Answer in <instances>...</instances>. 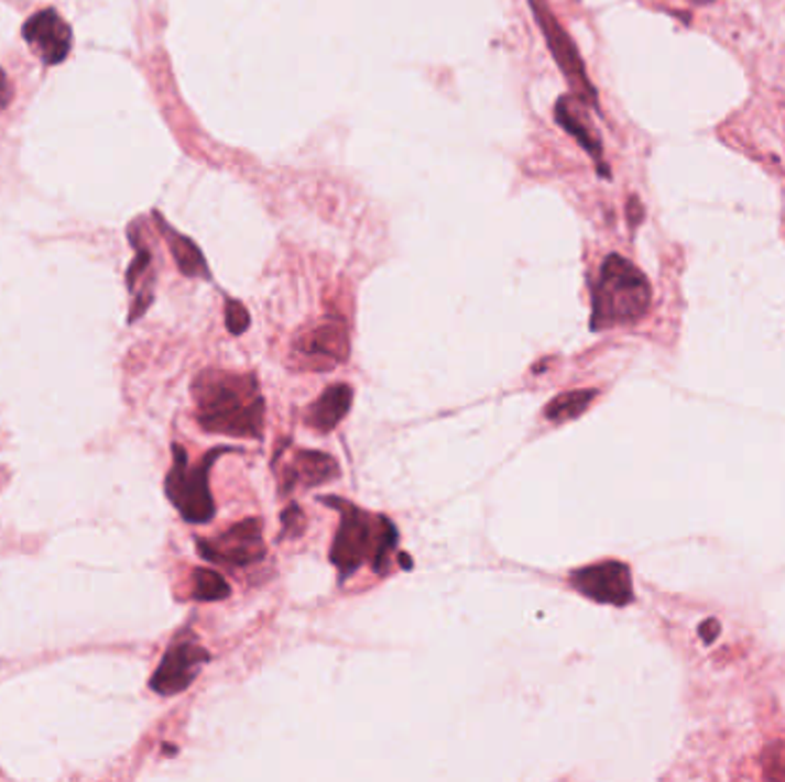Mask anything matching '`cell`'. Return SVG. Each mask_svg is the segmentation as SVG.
Masks as SVG:
<instances>
[{
    "label": "cell",
    "mask_w": 785,
    "mask_h": 782,
    "mask_svg": "<svg viewBox=\"0 0 785 782\" xmlns=\"http://www.w3.org/2000/svg\"><path fill=\"white\" fill-rule=\"evenodd\" d=\"M570 585L577 592H581L584 597L598 604L628 606L634 599L630 568L625 562H618V560L590 564V568L573 572Z\"/></svg>",
    "instance_id": "ba28073f"
},
{
    "label": "cell",
    "mask_w": 785,
    "mask_h": 782,
    "mask_svg": "<svg viewBox=\"0 0 785 782\" xmlns=\"http://www.w3.org/2000/svg\"><path fill=\"white\" fill-rule=\"evenodd\" d=\"M12 99V90H10V84H8V78H6V71L0 69V111L10 103Z\"/></svg>",
    "instance_id": "7402d4cb"
},
{
    "label": "cell",
    "mask_w": 785,
    "mask_h": 782,
    "mask_svg": "<svg viewBox=\"0 0 785 782\" xmlns=\"http://www.w3.org/2000/svg\"><path fill=\"white\" fill-rule=\"evenodd\" d=\"M349 356V338L345 321L338 317H327L315 329L304 333L294 342L292 359L302 370L327 372L345 363Z\"/></svg>",
    "instance_id": "52a82bcc"
},
{
    "label": "cell",
    "mask_w": 785,
    "mask_h": 782,
    "mask_svg": "<svg viewBox=\"0 0 785 782\" xmlns=\"http://www.w3.org/2000/svg\"><path fill=\"white\" fill-rule=\"evenodd\" d=\"M650 301L653 289L641 268L625 257L609 255L592 287L590 329L602 331L620 323H634L647 312Z\"/></svg>",
    "instance_id": "3957f363"
},
{
    "label": "cell",
    "mask_w": 785,
    "mask_h": 782,
    "mask_svg": "<svg viewBox=\"0 0 785 782\" xmlns=\"http://www.w3.org/2000/svg\"><path fill=\"white\" fill-rule=\"evenodd\" d=\"M23 37L31 51L46 65H58L72 48V31L56 10H44L23 25Z\"/></svg>",
    "instance_id": "30bf717a"
},
{
    "label": "cell",
    "mask_w": 785,
    "mask_h": 782,
    "mask_svg": "<svg viewBox=\"0 0 785 782\" xmlns=\"http://www.w3.org/2000/svg\"><path fill=\"white\" fill-rule=\"evenodd\" d=\"M196 418L205 431L258 439L264 425V399L253 374L207 370L194 382Z\"/></svg>",
    "instance_id": "6da1fadb"
},
{
    "label": "cell",
    "mask_w": 785,
    "mask_h": 782,
    "mask_svg": "<svg viewBox=\"0 0 785 782\" xmlns=\"http://www.w3.org/2000/svg\"><path fill=\"white\" fill-rule=\"evenodd\" d=\"M283 524H285V535H299L304 530V515L302 509L292 505L290 509H285L283 515Z\"/></svg>",
    "instance_id": "d6986e66"
},
{
    "label": "cell",
    "mask_w": 785,
    "mask_h": 782,
    "mask_svg": "<svg viewBox=\"0 0 785 782\" xmlns=\"http://www.w3.org/2000/svg\"><path fill=\"white\" fill-rule=\"evenodd\" d=\"M598 397V390H573V393H563L558 397H554L549 404H547V409H545V418L549 422H556V425H563L567 420H575L579 418L590 404L592 399Z\"/></svg>",
    "instance_id": "9a60e30c"
},
{
    "label": "cell",
    "mask_w": 785,
    "mask_h": 782,
    "mask_svg": "<svg viewBox=\"0 0 785 782\" xmlns=\"http://www.w3.org/2000/svg\"><path fill=\"white\" fill-rule=\"evenodd\" d=\"M192 597L196 602H221L230 597V585L214 570H196L192 581Z\"/></svg>",
    "instance_id": "2e32d148"
},
{
    "label": "cell",
    "mask_w": 785,
    "mask_h": 782,
    "mask_svg": "<svg viewBox=\"0 0 785 782\" xmlns=\"http://www.w3.org/2000/svg\"><path fill=\"white\" fill-rule=\"evenodd\" d=\"M528 3L535 14L539 31H543V35L547 40V46L552 51L556 65L565 74L567 84L573 86L577 99L598 108V90H595V86L588 80L586 65L579 56V48L575 46L573 37L567 35V31L556 21V16L552 14V10L547 5V0H528Z\"/></svg>",
    "instance_id": "5b68a950"
},
{
    "label": "cell",
    "mask_w": 785,
    "mask_h": 782,
    "mask_svg": "<svg viewBox=\"0 0 785 782\" xmlns=\"http://www.w3.org/2000/svg\"><path fill=\"white\" fill-rule=\"evenodd\" d=\"M161 230H164V234L168 239V246L173 251V257H175V262L179 266V272L184 276H188V278H209L207 262H205L200 249L194 244V241L182 236L179 232L171 230L164 223H161Z\"/></svg>",
    "instance_id": "5bb4252c"
},
{
    "label": "cell",
    "mask_w": 785,
    "mask_h": 782,
    "mask_svg": "<svg viewBox=\"0 0 785 782\" xmlns=\"http://www.w3.org/2000/svg\"><path fill=\"white\" fill-rule=\"evenodd\" d=\"M209 661V652L194 640H179L161 659L150 686L159 695H177L198 678L200 668Z\"/></svg>",
    "instance_id": "9c48e42d"
},
{
    "label": "cell",
    "mask_w": 785,
    "mask_h": 782,
    "mask_svg": "<svg viewBox=\"0 0 785 782\" xmlns=\"http://www.w3.org/2000/svg\"><path fill=\"white\" fill-rule=\"evenodd\" d=\"M338 473L340 471L334 456L317 450H302L294 454L292 464L283 471V492L294 489L296 484H302V487H317V484L338 477Z\"/></svg>",
    "instance_id": "7c38bea8"
},
{
    "label": "cell",
    "mask_w": 785,
    "mask_h": 782,
    "mask_svg": "<svg viewBox=\"0 0 785 782\" xmlns=\"http://www.w3.org/2000/svg\"><path fill=\"white\" fill-rule=\"evenodd\" d=\"M351 397H355V393H351V388L345 384L327 388L319 395V399L308 407L306 422L313 429L321 431V434H327V431L336 429V425L347 416L351 407Z\"/></svg>",
    "instance_id": "4fadbf2b"
},
{
    "label": "cell",
    "mask_w": 785,
    "mask_h": 782,
    "mask_svg": "<svg viewBox=\"0 0 785 782\" xmlns=\"http://www.w3.org/2000/svg\"><path fill=\"white\" fill-rule=\"evenodd\" d=\"M340 511V526L331 547V562L340 579L355 574L363 562H370L377 574H386L391 555L397 547V530L386 517H372L342 498H321Z\"/></svg>",
    "instance_id": "7a4b0ae2"
},
{
    "label": "cell",
    "mask_w": 785,
    "mask_h": 782,
    "mask_svg": "<svg viewBox=\"0 0 785 782\" xmlns=\"http://www.w3.org/2000/svg\"><path fill=\"white\" fill-rule=\"evenodd\" d=\"M765 773L770 778L785 780V746L783 744H776L774 748H767V752H765Z\"/></svg>",
    "instance_id": "ac0fdd59"
},
{
    "label": "cell",
    "mask_w": 785,
    "mask_h": 782,
    "mask_svg": "<svg viewBox=\"0 0 785 782\" xmlns=\"http://www.w3.org/2000/svg\"><path fill=\"white\" fill-rule=\"evenodd\" d=\"M226 323H228V331L232 335H241L243 331L249 329V323H251V317H249V310L243 308L239 301L230 299L226 304Z\"/></svg>",
    "instance_id": "e0dca14e"
},
{
    "label": "cell",
    "mask_w": 785,
    "mask_h": 782,
    "mask_svg": "<svg viewBox=\"0 0 785 782\" xmlns=\"http://www.w3.org/2000/svg\"><path fill=\"white\" fill-rule=\"evenodd\" d=\"M581 99L577 97H560L556 103V122L570 133L573 139H577V143L592 156L595 164H598V170L602 177H609L607 164H604V150H602V141L598 139V133L592 131L588 118L581 111Z\"/></svg>",
    "instance_id": "8fae6325"
},
{
    "label": "cell",
    "mask_w": 785,
    "mask_h": 782,
    "mask_svg": "<svg viewBox=\"0 0 785 782\" xmlns=\"http://www.w3.org/2000/svg\"><path fill=\"white\" fill-rule=\"evenodd\" d=\"M628 219H630V225H639L643 221V207L639 202V198H630V205H628Z\"/></svg>",
    "instance_id": "44dd1931"
},
{
    "label": "cell",
    "mask_w": 785,
    "mask_h": 782,
    "mask_svg": "<svg viewBox=\"0 0 785 782\" xmlns=\"http://www.w3.org/2000/svg\"><path fill=\"white\" fill-rule=\"evenodd\" d=\"M198 553L207 562L230 570H243L262 562L266 558V547L260 519L241 521L214 539H198Z\"/></svg>",
    "instance_id": "8992f818"
},
{
    "label": "cell",
    "mask_w": 785,
    "mask_h": 782,
    "mask_svg": "<svg viewBox=\"0 0 785 782\" xmlns=\"http://www.w3.org/2000/svg\"><path fill=\"white\" fill-rule=\"evenodd\" d=\"M226 452L230 450L216 448L203 456L198 466H192L188 464L186 450L182 445H173L175 462L166 477V494L188 524H207L214 519L216 507L209 492V471L214 462Z\"/></svg>",
    "instance_id": "277c9868"
},
{
    "label": "cell",
    "mask_w": 785,
    "mask_h": 782,
    "mask_svg": "<svg viewBox=\"0 0 785 782\" xmlns=\"http://www.w3.org/2000/svg\"><path fill=\"white\" fill-rule=\"evenodd\" d=\"M719 631H721V625L717 623L715 617L706 619V623H702V625L698 627V634H700V638L706 640V642H715L717 636H719Z\"/></svg>",
    "instance_id": "ffe728a7"
}]
</instances>
